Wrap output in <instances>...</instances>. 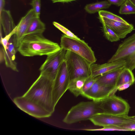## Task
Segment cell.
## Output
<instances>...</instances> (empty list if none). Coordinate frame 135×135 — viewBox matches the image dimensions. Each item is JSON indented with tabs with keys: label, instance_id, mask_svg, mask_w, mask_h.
Returning <instances> with one entry per match:
<instances>
[{
	"label": "cell",
	"instance_id": "cell-4",
	"mask_svg": "<svg viewBox=\"0 0 135 135\" xmlns=\"http://www.w3.org/2000/svg\"><path fill=\"white\" fill-rule=\"evenodd\" d=\"M64 60L69 74L70 80L78 78H87L91 75V64L82 57L66 51Z\"/></svg>",
	"mask_w": 135,
	"mask_h": 135
},
{
	"label": "cell",
	"instance_id": "cell-22",
	"mask_svg": "<svg viewBox=\"0 0 135 135\" xmlns=\"http://www.w3.org/2000/svg\"><path fill=\"white\" fill-rule=\"evenodd\" d=\"M111 5L108 1H105L88 4L84 9L88 13L93 14L98 12L101 9L108 8Z\"/></svg>",
	"mask_w": 135,
	"mask_h": 135
},
{
	"label": "cell",
	"instance_id": "cell-30",
	"mask_svg": "<svg viewBox=\"0 0 135 135\" xmlns=\"http://www.w3.org/2000/svg\"><path fill=\"white\" fill-rule=\"evenodd\" d=\"M30 4L32 7L36 17L40 18L41 8V0H32Z\"/></svg>",
	"mask_w": 135,
	"mask_h": 135
},
{
	"label": "cell",
	"instance_id": "cell-15",
	"mask_svg": "<svg viewBox=\"0 0 135 135\" xmlns=\"http://www.w3.org/2000/svg\"><path fill=\"white\" fill-rule=\"evenodd\" d=\"M126 61L124 60H119L102 64L93 63L91 66V76L93 77H96L111 71L125 67Z\"/></svg>",
	"mask_w": 135,
	"mask_h": 135
},
{
	"label": "cell",
	"instance_id": "cell-36",
	"mask_svg": "<svg viewBox=\"0 0 135 135\" xmlns=\"http://www.w3.org/2000/svg\"><path fill=\"white\" fill-rule=\"evenodd\" d=\"M4 0H0V13L4 9Z\"/></svg>",
	"mask_w": 135,
	"mask_h": 135
},
{
	"label": "cell",
	"instance_id": "cell-37",
	"mask_svg": "<svg viewBox=\"0 0 135 135\" xmlns=\"http://www.w3.org/2000/svg\"><path fill=\"white\" fill-rule=\"evenodd\" d=\"M53 3H55L57 2H68L74 1L76 0H51Z\"/></svg>",
	"mask_w": 135,
	"mask_h": 135
},
{
	"label": "cell",
	"instance_id": "cell-6",
	"mask_svg": "<svg viewBox=\"0 0 135 135\" xmlns=\"http://www.w3.org/2000/svg\"><path fill=\"white\" fill-rule=\"evenodd\" d=\"M66 51L61 48L58 51L47 55L45 60L39 69L40 74L54 81L64 60Z\"/></svg>",
	"mask_w": 135,
	"mask_h": 135
},
{
	"label": "cell",
	"instance_id": "cell-2",
	"mask_svg": "<svg viewBox=\"0 0 135 135\" xmlns=\"http://www.w3.org/2000/svg\"><path fill=\"white\" fill-rule=\"evenodd\" d=\"M54 81L40 74L23 95L36 102L52 114L55 107L52 96Z\"/></svg>",
	"mask_w": 135,
	"mask_h": 135
},
{
	"label": "cell",
	"instance_id": "cell-38",
	"mask_svg": "<svg viewBox=\"0 0 135 135\" xmlns=\"http://www.w3.org/2000/svg\"><path fill=\"white\" fill-rule=\"evenodd\" d=\"M129 0L135 6V0Z\"/></svg>",
	"mask_w": 135,
	"mask_h": 135
},
{
	"label": "cell",
	"instance_id": "cell-13",
	"mask_svg": "<svg viewBox=\"0 0 135 135\" xmlns=\"http://www.w3.org/2000/svg\"><path fill=\"white\" fill-rule=\"evenodd\" d=\"M36 17L33 9H31L22 18L18 25L16 26V32L13 37V43L17 51L30 23Z\"/></svg>",
	"mask_w": 135,
	"mask_h": 135
},
{
	"label": "cell",
	"instance_id": "cell-28",
	"mask_svg": "<svg viewBox=\"0 0 135 135\" xmlns=\"http://www.w3.org/2000/svg\"><path fill=\"white\" fill-rule=\"evenodd\" d=\"M103 127L97 129H85L83 130L92 131H127L126 130L120 128L119 127L115 126H108Z\"/></svg>",
	"mask_w": 135,
	"mask_h": 135
},
{
	"label": "cell",
	"instance_id": "cell-23",
	"mask_svg": "<svg viewBox=\"0 0 135 135\" xmlns=\"http://www.w3.org/2000/svg\"><path fill=\"white\" fill-rule=\"evenodd\" d=\"M102 24V31L104 36L108 40L111 42H114L120 40L117 35L111 28L104 23Z\"/></svg>",
	"mask_w": 135,
	"mask_h": 135
},
{
	"label": "cell",
	"instance_id": "cell-1",
	"mask_svg": "<svg viewBox=\"0 0 135 135\" xmlns=\"http://www.w3.org/2000/svg\"><path fill=\"white\" fill-rule=\"evenodd\" d=\"M43 33H35L24 36L17 49L22 56L48 55L61 48L57 43L46 38Z\"/></svg>",
	"mask_w": 135,
	"mask_h": 135
},
{
	"label": "cell",
	"instance_id": "cell-19",
	"mask_svg": "<svg viewBox=\"0 0 135 135\" xmlns=\"http://www.w3.org/2000/svg\"><path fill=\"white\" fill-rule=\"evenodd\" d=\"M86 78H78L71 80L68 90L76 97L82 95L83 86Z\"/></svg>",
	"mask_w": 135,
	"mask_h": 135
},
{
	"label": "cell",
	"instance_id": "cell-34",
	"mask_svg": "<svg viewBox=\"0 0 135 135\" xmlns=\"http://www.w3.org/2000/svg\"><path fill=\"white\" fill-rule=\"evenodd\" d=\"M134 83H128L123 84L119 86L117 88V90L121 91L126 89Z\"/></svg>",
	"mask_w": 135,
	"mask_h": 135
},
{
	"label": "cell",
	"instance_id": "cell-20",
	"mask_svg": "<svg viewBox=\"0 0 135 135\" xmlns=\"http://www.w3.org/2000/svg\"><path fill=\"white\" fill-rule=\"evenodd\" d=\"M135 79L132 71L124 67L118 78L115 86L116 90L117 91V88L123 84L130 83H134Z\"/></svg>",
	"mask_w": 135,
	"mask_h": 135
},
{
	"label": "cell",
	"instance_id": "cell-25",
	"mask_svg": "<svg viewBox=\"0 0 135 135\" xmlns=\"http://www.w3.org/2000/svg\"><path fill=\"white\" fill-rule=\"evenodd\" d=\"M99 16L109 19L121 22L126 24H129L122 18L112 13L106 11L100 10L98 12Z\"/></svg>",
	"mask_w": 135,
	"mask_h": 135
},
{
	"label": "cell",
	"instance_id": "cell-18",
	"mask_svg": "<svg viewBox=\"0 0 135 135\" xmlns=\"http://www.w3.org/2000/svg\"><path fill=\"white\" fill-rule=\"evenodd\" d=\"M0 23L5 36L11 32L16 26L10 11L4 9L0 13Z\"/></svg>",
	"mask_w": 135,
	"mask_h": 135
},
{
	"label": "cell",
	"instance_id": "cell-9",
	"mask_svg": "<svg viewBox=\"0 0 135 135\" xmlns=\"http://www.w3.org/2000/svg\"><path fill=\"white\" fill-rule=\"evenodd\" d=\"M13 101L20 109L35 117L47 118L52 114L36 102L23 95L15 98Z\"/></svg>",
	"mask_w": 135,
	"mask_h": 135
},
{
	"label": "cell",
	"instance_id": "cell-40",
	"mask_svg": "<svg viewBox=\"0 0 135 135\" xmlns=\"http://www.w3.org/2000/svg\"></svg>",
	"mask_w": 135,
	"mask_h": 135
},
{
	"label": "cell",
	"instance_id": "cell-32",
	"mask_svg": "<svg viewBox=\"0 0 135 135\" xmlns=\"http://www.w3.org/2000/svg\"><path fill=\"white\" fill-rule=\"evenodd\" d=\"M118 126L127 131H135V122L126 123Z\"/></svg>",
	"mask_w": 135,
	"mask_h": 135
},
{
	"label": "cell",
	"instance_id": "cell-10",
	"mask_svg": "<svg viewBox=\"0 0 135 135\" xmlns=\"http://www.w3.org/2000/svg\"><path fill=\"white\" fill-rule=\"evenodd\" d=\"M90 120L95 125L104 127L108 126H119L124 124L135 122L132 117L116 115L104 113L98 114Z\"/></svg>",
	"mask_w": 135,
	"mask_h": 135
},
{
	"label": "cell",
	"instance_id": "cell-5",
	"mask_svg": "<svg viewBox=\"0 0 135 135\" xmlns=\"http://www.w3.org/2000/svg\"><path fill=\"white\" fill-rule=\"evenodd\" d=\"M60 43L61 49L82 57L91 64L96 61L94 51L84 40L71 38L64 34L61 37Z\"/></svg>",
	"mask_w": 135,
	"mask_h": 135
},
{
	"label": "cell",
	"instance_id": "cell-12",
	"mask_svg": "<svg viewBox=\"0 0 135 135\" xmlns=\"http://www.w3.org/2000/svg\"><path fill=\"white\" fill-rule=\"evenodd\" d=\"M134 53L135 33L125 39L119 45L115 53L108 62L124 60L127 57Z\"/></svg>",
	"mask_w": 135,
	"mask_h": 135
},
{
	"label": "cell",
	"instance_id": "cell-14",
	"mask_svg": "<svg viewBox=\"0 0 135 135\" xmlns=\"http://www.w3.org/2000/svg\"><path fill=\"white\" fill-rule=\"evenodd\" d=\"M99 18L102 23L105 24L111 28L120 39L123 38L134 30L133 25L109 19L99 16Z\"/></svg>",
	"mask_w": 135,
	"mask_h": 135
},
{
	"label": "cell",
	"instance_id": "cell-8",
	"mask_svg": "<svg viewBox=\"0 0 135 135\" xmlns=\"http://www.w3.org/2000/svg\"><path fill=\"white\" fill-rule=\"evenodd\" d=\"M70 81V75L64 60L54 81L52 96L55 107L60 98L68 90Z\"/></svg>",
	"mask_w": 135,
	"mask_h": 135
},
{
	"label": "cell",
	"instance_id": "cell-24",
	"mask_svg": "<svg viewBox=\"0 0 135 135\" xmlns=\"http://www.w3.org/2000/svg\"><path fill=\"white\" fill-rule=\"evenodd\" d=\"M119 12L121 15L135 14V6L129 0H126L120 6Z\"/></svg>",
	"mask_w": 135,
	"mask_h": 135
},
{
	"label": "cell",
	"instance_id": "cell-16",
	"mask_svg": "<svg viewBox=\"0 0 135 135\" xmlns=\"http://www.w3.org/2000/svg\"><path fill=\"white\" fill-rule=\"evenodd\" d=\"M16 51L12 36L8 42L6 51L3 48L4 60L7 67L11 69L14 71L18 72L17 63L15 61Z\"/></svg>",
	"mask_w": 135,
	"mask_h": 135
},
{
	"label": "cell",
	"instance_id": "cell-39",
	"mask_svg": "<svg viewBox=\"0 0 135 135\" xmlns=\"http://www.w3.org/2000/svg\"><path fill=\"white\" fill-rule=\"evenodd\" d=\"M132 118L135 120V116L132 117Z\"/></svg>",
	"mask_w": 135,
	"mask_h": 135
},
{
	"label": "cell",
	"instance_id": "cell-29",
	"mask_svg": "<svg viewBox=\"0 0 135 135\" xmlns=\"http://www.w3.org/2000/svg\"><path fill=\"white\" fill-rule=\"evenodd\" d=\"M96 81V77H93L91 75L86 79L83 86V93L81 95L91 88Z\"/></svg>",
	"mask_w": 135,
	"mask_h": 135
},
{
	"label": "cell",
	"instance_id": "cell-21",
	"mask_svg": "<svg viewBox=\"0 0 135 135\" xmlns=\"http://www.w3.org/2000/svg\"><path fill=\"white\" fill-rule=\"evenodd\" d=\"M45 29V23L41 21L40 18L36 17L30 23L25 36L35 33H43Z\"/></svg>",
	"mask_w": 135,
	"mask_h": 135
},
{
	"label": "cell",
	"instance_id": "cell-7",
	"mask_svg": "<svg viewBox=\"0 0 135 135\" xmlns=\"http://www.w3.org/2000/svg\"><path fill=\"white\" fill-rule=\"evenodd\" d=\"M100 107L103 113L122 115H128L130 108L126 100L115 94L101 100Z\"/></svg>",
	"mask_w": 135,
	"mask_h": 135
},
{
	"label": "cell",
	"instance_id": "cell-33",
	"mask_svg": "<svg viewBox=\"0 0 135 135\" xmlns=\"http://www.w3.org/2000/svg\"><path fill=\"white\" fill-rule=\"evenodd\" d=\"M126 0H107L111 4H113L118 6H120Z\"/></svg>",
	"mask_w": 135,
	"mask_h": 135
},
{
	"label": "cell",
	"instance_id": "cell-3",
	"mask_svg": "<svg viewBox=\"0 0 135 135\" xmlns=\"http://www.w3.org/2000/svg\"><path fill=\"white\" fill-rule=\"evenodd\" d=\"M101 101L81 102L73 106L63 120L67 124L90 120L96 115L103 113L100 107Z\"/></svg>",
	"mask_w": 135,
	"mask_h": 135
},
{
	"label": "cell",
	"instance_id": "cell-31",
	"mask_svg": "<svg viewBox=\"0 0 135 135\" xmlns=\"http://www.w3.org/2000/svg\"><path fill=\"white\" fill-rule=\"evenodd\" d=\"M16 30L15 28L14 29L9 33L6 35L4 37H1V43L5 51H6L8 43L11 37L15 34L16 32Z\"/></svg>",
	"mask_w": 135,
	"mask_h": 135
},
{
	"label": "cell",
	"instance_id": "cell-26",
	"mask_svg": "<svg viewBox=\"0 0 135 135\" xmlns=\"http://www.w3.org/2000/svg\"><path fill=\"white\" fill-rule=\"evenodd\" d=\"M52 23L55 27L68 36L75 38H80L70 30L59 23L54 21Z\"/></svg>",
	"mask_w": 135,
	"mask_h": 135
},
{
	"label": "cell",
	"instance_id": "cell-27",
	"mask_svg": "<svg viewBox=\"0 0 135 135\" xmlns=\"http://www.w3.org/2000/svg\"><path fill=\"white\" fill-rule=\"evenodd\" d=\"M124 60L126 62L124 67L132 71L135 69V53L127 57Z\"/></svg>",
	"mask_w": 135,
	"mask_h": 135
},
{
	"label": "cell",
	"instance_id": "cell-17",
	"mask_svg": "<svg viewBox=\"0 0 135 135\" xmlns=\"http://www.w3.org/2000/svg\"><path fill=\"white\" fill-rule=\"evenodd\" d=\"M124 67L99 75L96 77V81L103 85L115 88L118 77Z\"/></svg>",
	"mask_w": 135,
	"mask_h": 135
},
{
	"label": "cell",
	"instance_id": "cell-11",
	"mask_svg": "<svg viewBox=\"0 0 135 135\" xmlns=\"http://www.w3.org/2000/svg\"><path fill=\"white\" fill-rule=\"evenodd\" d=\"M116 91L115 87L104 85L96 81L82 96L93 100L99 101L114 94Z\"/></svg>",
	"mask_w": 135,
	"mask_h": 135
},
{
	"label": "cell",
	"instance_id": "cell-35",
	"mask_svg": "<svg viewBox=\"0 0 135 135\" xmlns=\"http://www.w3.org/2000/svg\"><path fill=\"white\" fill-rule=\"evenodd\" d=\"M4 60L3 48H1L0 49V63H1Z\"/></svg>",
	"mask_w": 135,
	"mask_h": 135
}]
</instances>
